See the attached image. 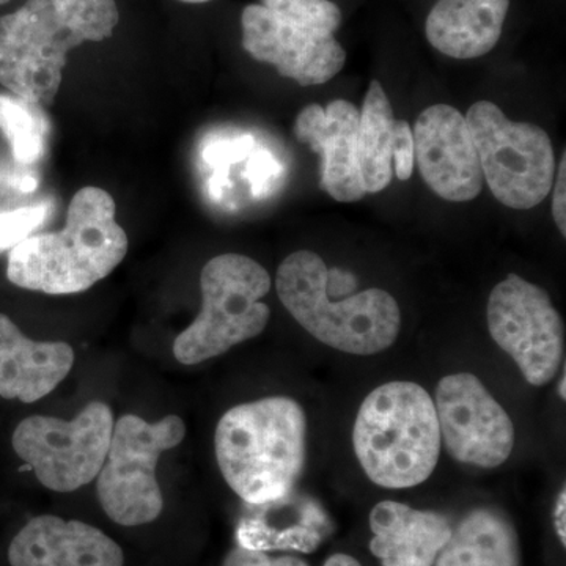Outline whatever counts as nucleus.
I'll use <instances>...</instances> for the list:
<instances>
[{"mask_svg":"<svg viewBox=\"0 0 566 566\" xmlns=\"http://www.w3.org/2000/svg\"><path fill=\"white\" fill-rule=\"evenodd\" d=\"M117 24L115 0H28L0 17V84L29 102L51 104L70 51L109 39Z\"/></svg>","mask_w":566,"mask_h":566,"instance_id":"obj_1","label":"nucleus"},{"mask_svg":"<svg viewBox=\"0 0 566 566\" xmlns=\"http://www.w3.org/2000/svg\"><path fill=\"white\" fill-rule=\"evenodd\" d=\"M128 245L111 193L85 186L71 199L65 229L32 234L11 249L7 277L32 292L82 293L123 262Z\"/></svg>","mask_w":566,"mask_h":566,"instance_id":"obj_2","label":"nucleus"},{"mask_svg":"<svg viewBox=\"0 0 566 566\" xmlns=\"http://www.w3.org/2000/svg\"><path fill=\"white\" fill-rule=\"evenodd\" d=\"M216 458L227 485L249 505L292 493L307 453V417L289 397L238 405L219 420Z\"/></svg>","mask_w":566,"mask_h":566,"instance_id":"obj_3","label":"nucleus"},{"mask_svg":"<svg viewBox=\"0 0 566 566\" xmlns=\"http://www.w3.org/2000/svg\"><path fill=\"white\" fill-rule=\"evenodd\" d=\"M283 307L316 340L356 356L386 352L397 342L400 307L381 289L337 300L329 289V268L312 251H297L283 260L275 277Z\"/></svg>","mask_w":566,"mask_h":566,"instance_id":"obj_4","label":"nucleus"},{"mask_svg":"<svg viewBox=\"0 0 566 566\" xmlns=\"http://www.w3.org/2000/svg\"><path fill=\"white\" fill-rule=\"evenodd\" d=\"M353 444L376 485L389 490L420 485L433 474L441 455L433 398L416 382L376 387L357 412Z\"/></svg>","mask_w":566,"mask_h":566,"instance_id":"obj_5","label":"nucleus"},{"mask_svg":"<svg viewBox=\"0 0 566 566\" xmlns=\"http://www.w3.org/2000/svg\"><path fill=\"white\" fill-rule=\"evenodd\" d=\"M202 311L174 344L178 363L196 365L221 356L266 329L271 311L262 303L271 277L262 264L240 253H222L200 274Z\"/></svg>","mask_w":566,"mask_h":566,"instance_id":"obj_6","label":"nucleus"},{"mask_svg":"<svg viewBox=\"0 0 566 566\" xmlns=\"http://www.w3.org/2000/svg\"><path fill=\"white\" fill-rule=\"evenodd\" d=\"M479 153L483 180L495 200L532 210L546 199L556 177V155L545 129L505 117L491 102L472 104L465 115Z\"/></svg>","mask_w":566,"mask_h":566,"instance_id":"obj_7","label":"nucleus"},{"mask_svg":"<svg viewBox=\"0 0 566 566\" xmlns=\"http://www.w3.org/2000/svg\"><path fill=\"white\" fill-rule=\"evenodd\" d=\"M185 436L186 424L175 415L156 423L128 415L114 423L106 461L96 476L99 504L112 521L134 527L161 515L156 468L163 452L180 446Z\"/></svg>","mask_w":566,"mask_h":566,"instance_id":"obj_8","label":"nucleus"},{"mask_svg":"<svg viewBox=\"0 0 566 566\" xmlns=\"http://www.w3.org/2000/svg\"><path fill=\"white\" fill-rule=\"evenodd\" d=\"M114 423L109 406L92 401L73 420L28 417L14 428L11 446L35 472L41 485L57 493H71L98 476Z\"/></svg>","mask_w":566,"mask_h":566,"instance_id":"obj_9","label":"nucleus"},{"mask_svg":"<svg viewBox=\"0 0 566 566\" xmlns=\"http://www.w3.org/2000/svg\"><path fill=\"white\" fill-rule=\"evenodd\" d=\"M488 329L517 365L528 385L545 386L560 370L565 352L562 316L542 286L506 275L490 294Z\"/></svg>","mask_w":566,"mask_h":566,"instance_id":"obj_10","label":"nucleus"},{"mask_svg":"<svg viewBox=\"0 0 566 566\" xmlns=\"http://www.w3.org/2000/svg\"><path fill=\"white\" fill-rule=\"evenodd\" d=\"M434 408L441 442L460 463L491 469L512 455V419L475 375L442 378L436 389Z\"/></svg>","mask_w":566,"mask_h":566,"instance_id":"obj_11","label":"nucleus"},{"mask_svg":"<svg viewBox=\"0 0 566 566\" xmlns=\"http://www.w3.org/2000/svg\"><path fill=\"white\" fill-rule=\"evenodd\" d=\"M241 25L244 50L303 87L326 84L345 66L346 52L334 35L303 28L259 3L245 7Z\"/></svg>","mask_w":566,"mask_h":566,"instance_id":"obj_12","label":"nucleus"},{"mask_svg":"<svg viewBox=\"0 0 566 566\" xmlns=\"http://www.w3.org/2000/svg\"><path fill=\"white\" fill-rule=\"evenodd\" d=\"M415 159L428 188L447 202H471L483 188L479 153L460 111L434 104L417 118Z\"/></svg>","mask_w":566,"mask_h":566,"instance_id":"obj_13","label":"nucleus"},{"mask_svg":"<svg viewBox=\"0 0 566 566\" xmlns=\"http://www.w3.org/2000/svg\"><path fill=\"white\" fill-rule=\"evenodd\" d=\"M359 109L346 99L326 107L308 104L294 123V136L322 156L319 186L334 200L353 203L363 199L365 188L357 159Z\"/></svg>","mask_w":566,"mask_h":566,"instance_id":"obj_14","label":"nucleus"},{"mask_svg":"<svg viewBox=\"0 0 566 566\" xmlns=\"http://www.w3.org/2000/svg\"><path fill=\"white\" fill-rule=\"evenodd\" d=\"M11 566H123L122 547L99 528L59 516L33 517L9 549Z\"/></svg>","mask_w":566,"mask_h":566,"instance_id":"obj_15","label":"nucleus"},{"mask_svg":"<svg viewBox=\"0 0 566 566\" xmlns=\"http://www.w3.org/2000/svg\"><path fill=\"white\" fill-rule=\"evenodd\" d=\"M73 364L69 344L32 340L0 314V397L22 403L39 401L61 385Z\"/></svg>","mask_w":566,"mask_h":566,"instance_id":"obj_16","label":"nucleus"},{"mask_svg":"<svg viewBox=\"0 0 566 566\" xmlns=\"http://www.w3.org/2000/svg\"><path fill=\"white\" fill-rule=\"evenodd\" d=\"M370 551L381 566H434L452 535L446 516L385 501L370 513Z\"/></svg>","mask_w":566,"mask_h":566,"instance_id":"obj_17","label":"nucleus"},{"mask_svg":"<svg viewBox=\"0 0 566 566\" xmlns=\"http://www.w3.org/2000/svg\"><path fill=\"white\" fill-rule=\"evenodd\" d=\"M510 0H438L424 24L431 46L460 61L479 59L501 40Z\"/></svg>","mask_w":566,"mask_h":566,"instance_id":"obj_18","label":"nucleus"},{"mask_svg":"<svg viewBox=\"0 0 566 566\" xmlns=\"http://www.w3.org/2000/svg\"><path fill=\"white\" fill-rule=\"evenodd\" d=\"M256 506V512L241 520L237 538L251 551H296L311 554L322 545L327 517L311 497L289 493L277 501Z\"/></svg>","mask_w":566,"mask_h":566,"instance_id":"obj_19","label":"nucleus"},{"mask_svg":"<svg viewBox=\"0 0 566 566\" xmlns=\"http://www.w3.org/2000/svg\"><path fill=\"white\" fill-rule=\"evenodd\" d=\"M434 566H521L515 528L497 510H472L452 528Z\"/></svg>","mask_w":566,"mask_h":566,"instance_id":"obj_20","label":"nucleus"},{"mask_svg":"<svg viewBox=\"0 0 566 566\" xmlns=\"http://www.w3.org/2000/svg\"><path fill=\"white\" fill-rule=\"evenodd\" d=\"M395 118L381 82L371 81L359 112L357 159L367 193L385 191L394 178Z\"/></svg>","mask_w":566,"mask_h":566,"instance_id":"obj_21","label":"nucleus"},{"mask_svg":"<svg viewBox=\"0 0 566 566\" xmlns=\"http://www.w3.org/2000/svg\"><path fill=\"white\" fill-rule=\"evenodd\" d=\"M0 132L18 163L35 164L46 151L51 122L41 104L14 93H0Z\"/></svg>","mask_w":566,"mask_h":566,"instance_id":"obj_22","label":"nucleus"},{"mask_svg":"<svg viewBox=\"0 0 566 566\" xmlns=\"http://www.w3.org/2000/svg\"><path fill=\"white\" fill-rule=\"evenodd\" d=\"M262 6L285 20L329 35L342 24V11L331 0H263Z\"/></svg>","mask_w":566,"mask_h":566,"instance_id":"obj_23","label":"nucleus"},{"mask_svg":"<svg viewBox=\"0 0 566 566\" xmlns=\"http://www.w3.org/2000/svg\"><path fill=\"white\" fill-rule=\"evenodd\" d=\"M48 207H24L20 210L0 212V252L11 251L14 245L32 237V233L44 222Z\"/></svg>","mask_w":566,"mask_h":566,"instance_id":"obj_24","label":"nucleus"},{"mask_svg":"<svg viewBox=\"0 0 566 566\" xmlns=\"http://www.w3.org/2000/svg\"><path fill=\"white\" fill-rule=\"evenodd\" d=\"M415 136L408 122L395 120L394 175L408 181L415 172Z\"/></svg>","mask_w":566,"mask_h":566,"instance_id":"obj_25","label":"nucleus"},{"mask_svg":"<svg viewBox=\"0 0 566 566\" xmlns=\"http://www.w3.org/2000/svg\"><path fill=\"white\" fill-rule=\"evenodd\" d=\"M222 566H308L301 558L292 556L271 557L263 551H251L234 547L223 560Z\"/></svg>","mask_w":566,"mask_h":566,"instance_id":"obj_26","label":"nucleus"},{"mask_svg":"<svg viewBox=\"0 0 566 566\" xmlns=\"http://www.w3.org/2000/svg\"><path fill=\"white\" fill-rule=\"evenodd\" d=\"M553 218L556 221L558 232L562 237H566V211H565V192H566V155H562L560 163L556 169V177L553 182Z\"/></svg>","mask_w":566,"mask_h":566,"instance_id":"obj_27","label":"nucleus"},{"mask_svg":"<svg viewBox=\"0 0 566 566\" xmlns=\"http://www.w3.org/2000/svg\"><path fill=\"white\" fill-rule=\"evenodd\" d=\"M565 510H566V493L565 488L562 493L558 494L556 505V516H554V523H556V531L558 538H560L562 545L566 543V527H565Z\"/></svg>","mask_w":566,"mask_h":566,"instance_id":"obj_28","label":"nucleus"},{"mask_svg":"<svg viewBox=\"0 0 566 566\" xmlns=\"http://www.w3.org/2000/svg\"><path fill=\"white\" fill-rule=\"evenodd\" d=\"M324 566H363L356 558L352 556H346V554H334L327 558L326 564Z\"/></svg>","mask_w":566,"mask_h":566,"instance_id":"obj_29","label":"nucleus"},{"mask_svg":"<svg viewBox=\"0 0 566 566\" xmlns=\"http://www.w3.org/2000/svg\"><path fill=\"white\" fill-rule=\"evenodd\" d=\"M20 188L24 192L33 191V189L36 188V181L33 180V178H24V180H22L21 182Z\"/></svg>","mask_w":566,"mask_h":566,"instance_id":"obj_30","label":"nucleus"},{"mask_svg":"<svg viewBox=\"0 0 566 566\" xmlns=\"http://www.w3.org/2000/svg\"><path fill=\"white\" fill-rule=\"evenodd\" d=\"M565 381H566V376H565V374H564V375H562V381H560V385H558V395H560L562 400H565V398H566V392H565Z\"/></svg>","mask_w":566,"mask_h":566,"instance_id":"obj_31","label":"nucleus"},{"mask_svg":"<svg viewBox=\"0 0 566 566\" xmlns=\"http://www.w3.org/2000/svg\"><path fill=\"white\" fill-rule=\"evenodd\" d=\"M180 2H185V3H205V2H210V0H180Z\"/></svg>","mask_w":566,"mask_h":566,"instance_id":"obj_32","label":"nucleus"},{"mask_svg":"<svg viewBox=\"0 0 566 566\" xmlns=\"http://www.w3.org/2000/svg\"><path fill=\"white\" fill-rule=\"evenodd\" d=\"M10 2V0H0V6H3V3Z\"/></svg>","mask_w":566,"mask_h":566,"instance_id":"obj_33","label":"nucleus"}]
</instances>
